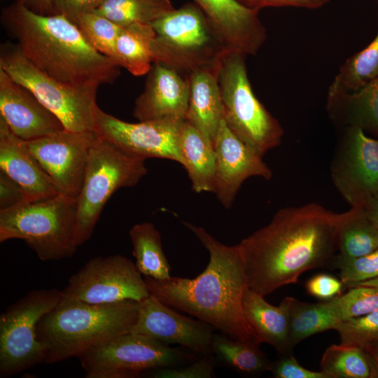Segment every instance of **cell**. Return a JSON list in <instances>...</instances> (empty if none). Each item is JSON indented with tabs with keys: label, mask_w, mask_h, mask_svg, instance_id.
<instances>
[{
	"label": "cell",
	"mask_w": 378,
	"mask_h": 378,
	"mask_svg": "<svg viewBox=\"0 0 378 378\" xmlns=\"http://www.w3.org/2000/svg\"><path fill=\"white\" fill-rule=\"evenodd\" d=\"M340 323L330 312L326 301L318 303L301 302L291 297L290 306V343L295 345L304 339L328 330Z\"/></svg>",
	"instance_id": "1f68e13d"
},
{
	"label": "cell",
	"mask_w": 378,
	"mask_h": 378,
	"mask_svg": "<svg viewBox=\"0 0 378 378\" xmlns=\"http://www.w3.org/2000/svg\"><path fill=\"white\" fill-rule=\"evenodd\" d=\"M0 117L12 132L29 141L65 130L60 120L27 88L0 69Z\"/></svg>",
	"instance_id": "ac0fdd59"
},
{
	"label": "cell",
	"mask_w": 378,
	"mask_h": 378,
	"mask_svg": "<svg viewBox=\"0 0 378 378\" xmlns=\"http://www.w3.org/2000/svg\"><path fill=\"white\" fill-rule=\"evenodd\" d=\"M104 0H56L55 14L64 15L75 23L83 14L93 13Z\"/></svg>",
	"instance_id": "60d3db41"
},
{
	"label": "cell",
	"mask_w": 378,
	"mask_h": 378,
	"mask_svg": "<svg viewBox=\"0 0 378 378\" xmlns=\"http://www.w3.org/2000/svg\"><path fill=\"white\" fill-rule=\"evenodd\" d=\"M326 110L337 126L357 127L378 138V77L356 91L346 90L335 78L328 88Z\"/></svg>",
	"instance_id": "7402d4cb"
},
{
	"label": "cell",
	"mask_w": 378,
	"mask_h": 378,
	"mask_svg": "<svg viewBox=\"0 0 378 378\" xmlns=\"http://www.w3.org/2000/svg\"><path fill=\"white\" fill-rule=\"evenodd\" d=\"M0 69L31 91L71 132H96L97 90L69 86L46 74L22 54L16 43L1 46Z\"/></svg>",
	"instance_id": "9c48e42d"
},
{
	"label": "cell",
	"mask_w": 378,
	"mask_h": 378,
	"mask_svg": "<svg viewBox=\"0 0 378 378\" xmlns=\"http://www.w3.org/2000/svg\"><path fill=\"white\" fill-rule=\"evenodd\" d=\"M147 74L144 89L135 101L134 117L139 121L161 118L186 120L189 76L160 63H153Z\"/></svg>",
	"instance_id": "d6986e66"
},
{
	"label": "cell",
	"mask_w": 378,
	"mask_h": 378,
	"mask_svg": "<svg viewBox=\"0 0 378 378\" xmlns=\"http://www.w3.org/2000/svg\"><path fill=\"white\" fill-rule=\"evenodd\" d=\"M218 67L219 62L199 69L189 76L190 97L186 115V121L213 145L223 120Z\"/></svg>",
	"instance_id": "603a6c76"
},
{
	"label": "cell",
	"mask_w": 378,
	"mask_h": 378,
	"mask_svg": "<svg viewBox=\"0 0 378 378\" xmlns=\"http://www.w3.org/2000/svg\"><path fill=\"white\" fill-rule=\"evenodd\" d=\"M75 24L95 50L119 66L115 45L121 26L95 13L79 15Z\"/></svg>",
	"instance_id": "836d02e7"
},
{
	"label": "cell",
	"mask_w": 378,
	"mask_h": 378,
	"mask_svg": "<svg viewBox=\"0 0 378 378\" xmlns=\"http://www.w3.org/2000/svg\"><path fill=\"white\" fill-rule=\"evenodd\" d=\"M55 288L29 291L8 307L0 316V377L15 376L43 363L45 351L38 341L40 319L62 298Z\"/></svg>",
	"instance_id": "8fae6325"
},
{
	"label": "cell",
	"mask_w": 378,
	"mask_h": 378,
	"mask_svg": "<svg viewBox=\"0 0 378 378\" xmlns=\"http://www.w3.org/2000/svg\"><path fill=\"white\" fill-rule=\"evenodd\" d=\"M340 343L364 349L378 342V309L339 323L334 328Z\"/></svg>",
	"instance_id": "d590c367"
},
{
	"label": "cell",
	"mask_w": 378,
	"mask_h": 378,
	"mask_svg": "<svg viewBox=\"0 0 378 378\" xmlns=\"http://www.w3.org/2000/svg\"><path fill=\"white\" fill-rule=\"evenodd\" d=\"M377 77L378 34L367 47L345 61L335 78L346 90L356 91Z\"/></svg>",
	"instance_id": "d6a6232c"
},
{
	"label": "cell",
	"mask_w": 378,
	"mask_h": 378,
	"mask_svg": "<svg viewBox=\"0 0 378 378\" xmlns=\"http://www.w3.org/2000/svg\"><path fill=\"white\" fill-rule=\"evenodd\" d=\"M330 164L333 185L351 206L378 195V138L357 127L342 129Z\"/></svg>",
	"instance_id": "4fadbf2b"
},
{
	"label": "cell",
	"mask_w": 378,
	"mask_h": 378,
	"mask_svg": "<svg viewBox=\"0 0 378 378\" xmlns=\"http://www.w3.org/2000/svg\"><path fill=\"white\" fill-rule=\"evenodd\" d=\"M150 24L155 31L151 44L153 63L186 76L217 64L228 49L195 2L174 8Z\"/></svg>",
	"instance_id": "8992f818"
},
{
	"label": "cell",
	"mask_w": 378,
	"mask_h": 378,
	"mask_svg": "<svg viewBox=\"0 0 378 378\" xmlns=\"http://www.w3.org/2000/svg\"><path fill=\"white\" fill-rule=\"evenodd\" d=\"M211 346L216 363L239 373L255 375L269 370L271 361L258 344L214 333Z\"/></svg>",
	"instance_id": "f1b7e54d"
},
{
	"label": "cell",
	"mask_w": 378,
	"mask_h": 378,
	"mask_svg": "<svg viewBox=\"0 0 378 378\" xmlns=\"http://www.w3.org/2000/svg\"><path fill=\"white\" fill-rule=\"evenodd\" d=\"M337 213L316 203L288 206L239 243L248 288L265 296L332 263Z\"/></svg>",
	"instance_id": "6da1fadb"
},
{
	"label": "cell",
	"mask_w": 378,
	"mask_h": 378,
	"mask_svg": "<svg viewBox=\"0 0 378 378\" xmlns=\"http://www.w3.org/2000/svg\"><path fill=\"white\" fill-rule=\"evenodd\" d=\"M364 207L368 217L378 229V195L370 200Z\"/></svg>",
	"instance_id": "f6af8a7d"
},
{
	"label": "cell",
	"mask_w": 378,
	"mask_h": 378,
	"mask_svg": "<svg viewBox=\"0 0 378 378\" xmlns=\"http://www.w3.org/2000/svg\"><path fill=\"white\" fill-rule=\"evenodd\" d=\"M145 160L98 134L90 149L83 186L77 199L75 241L78 247L92 236L111 195L118 189L136 186L148 173Z\"/></svg>",
	"instance_id": "ba28073f"
},
{
	"label": "cell",
	"mask_w": 378,
	"mask_h": 378,
	"mask_svg": "<svg viewBox=\"0 0 378 378\" xmlns=\"http://www.w3.org/2000/svg\"><path fill=\"white\" fill-rule=\"evenodd\" d=\"M0 170L22 188L26 201H36L59 194L52 180L29 150L0 117Z\"/></svg>",
	"instance_id": "44dd1931"
},
{
	"label": "cell",
	"mask_w": 378,
	"mask_h": 378,
	"mask_svg": "<svg viewBox=\"0 0 378 378\" xmlns=\"http://www.w3.org/2000/svg\"><path fill=\"white\" fill-rule=\"evenodd\" d=\"M364 349L369 354L374 366L378 371V342L367 346L364 348Z\"/></svg>",
	"instance_id": "bcb514c9"
},
{
	"label": "cell",
	"mask_w": 378,
	"mask_h": 378,
	"mask_svg": "<svg viewBox=\"0 0 378 378\" xmlns=\"http://www.w3.org/2000/svg\"><path fill=\"white\" fill-rule=\"evenodd\" d=\"M139 304L138 318L130 332L167 345L179 344L203 356L212 354L214 326L178 313L151 295Z\"/></svg>",
	"instance_id": "2e32d148"
},
{
	"label": "cell",
	"mask_w": 378,
	"mask_h": 378,
	"mask_svg": "<svg viewBox=\"0 0 378 378\" xmlns=\"http://www.w3.org/2000/svg\"><path fill=\"white\" fill-rule=\"evenodd\" d=\"M26 201L20 186L0 170V210L13 207Z\"/></svg>",
	"instance_id": "b9f144b4"
},
{
	"label": "cell",
	"mask_w": 378,
	"mask_h": 378,
	"mask_svg": "<svg viewBox=\"0 0 378 378\" xmlns=\"http://www.w3.org/2000/svg\"><path fill=\"white\" fill-rule=\"evenodd\" d=\"M141 275L124 255L97 256L69 279L62 296L94 304L140 302L150 295Z\"/></svg>",
	"instance_id": "7c38bea8"
},
{
	"label": "cell",
	"mask_w": 378,
	"mask_h": 378,
	"mask_svg": "<svg viewBox=\"0 0 378 378\" xmlns=\"http://www.w3.org/2000/svg\"><path fill=\"white\" fill-rule=\"evenodd\" d=\"M228 49L255 55L267 38L259 11L237 0H195Z\"/></svg>",
	"instance_id": "ffe728a7"
},
{
	"label": "cell",
	"mask_w": 378,
	"mask_h": 378,
	"mask_svg": "<svg viewBox=\"0 0 378 378\" xmlns=\"http://www.w3.org/2000/svg\"><path fill=\"white\" fill-rule=\"evenodd\" d=\"M183 223L208 251V265L194 279L171 276L156 280L144 276L150 295L231 339L260 345L242 311L243 295L248 286L240 244H223L202 227Z\"/></svg>",
	"instance_id": "7a4b0ae2"
},
{
	"label": "cell",
	"mask_w": 378,
	"mask_h": 378,
	"mask_svg": "<svg viewBox=\"0 0 378 378\" xmlns=\"http://www.w3.org/2000/svg\"><path fill=\"white\" fill-rule=\"evenodd\" d=\"M174 8L169 0H104L93 13L122 27L150 24Z\"/></svg>",
	"instance_id": "4dcf8cb0"
},
{
	"label": "cell",
	"mask_w": 378,
	"mask_h": 378,
	"mask_svg": "<svg viewBox=\"0 0 378 378\" xmlns=\"http://www.w3.org/2000/svg\"><path fill=\"white\" fill-rule=\"evenodd\" d=\"M342 281L328 274H318L305 284L307 293L321 300H329L341 295Z\"/></svg>",
	"instance_id": "ab89813d"
},
{
	"label": "cell",
	"mask_w": 378,
	"mask_h": 378,
	"mask_svg": "<svg viewBox=\"0 0 378 378\" xmlns=\"http://www.w3.org/2000/svg\"><path fill=\"white\" fill-rule=\"evenodd\" d=\"M139 307V302L132 300L94 304L62 297L37 324V340L45 351L43 363L79 357L95 346L130 332L137 320Z\"/></svg>",
	"instance_id": "277c9868"
},
{
	"label": "cell",
	"mask_w": 378,
	"mask_h": 378,
	"mask_svg": "<svg viewBox=\"0 0 378 378\" xmlns=\"http://www.w3.org/2000/svg\"><path fill=\"white\" fill-rule=\"evenodd\" d=\"M216 364L214 355L209 354L189 365L158 368L144 375L155 378H213L216 377L214 371Z\"/></svg>",
	"instance_id": "74e56055"
},
{
	"label": "cell",
	"mask_w": 378,
	"mask_h": 378,
	"mask_svg": "<svg viewBox=\"0 0 378 378\" xmlns=\"http://www.w3.org/2000/svg\"><path fill=\"white\" fill-rule=\"evenodd\" d=\"M97 136V132L64 130L26 143L59 192L77 200L83 186L90 149Z\"/></svg>",
	"instance_id": "9a60e30c"
},
{
	"label": "cell",
	"mask_w": 378,
	"mask_h": 378,
	"mask_svg": "<svg viewBox=\"0 0 378 378\" xmlns=\"http://www.w3.org/2000/svg\"><path fill=\"white\" fill-rule=\"evenodd\" d=\"M246 57L241 52L227 49L220 58L218 83L223 120L236 136L262 157L280 145L284 131L255 95L248 77Z\"/></svg>",
	"instance_id": "52a82bcc"
},
{
	"label": "cell",
	"mask_w": 378,
	"mask_h": 378,
	"mask_svg": "<svg viewBox=\"0 0 378 378\" xmlns=\"http://www.w3.org/2000/svg\"><path fill=\"white\" fill-rule=\"evenodd\" d=\"M184 121L161 118L131 123L99 108L96 132L135 156L168 159L182 165L180 133Z\"/></svg>",
	"instance_id": "5bb4252c"
},
{
	"label": "cell",
	"mask_w": 378,
	"mask_h": 378,
	"mask_svg": "<svg viewBox=\"0 0 378 378\" xmlns=\"http://www.w3.org/2000/svg\"><path fill=\"white\" fill-rule=\"evenodd\" d=\"M78 358L87 378H136L155 369L186 365L198 359L195 354L130 332Z\"/></svg>",
	"instance_id": "30bf717a"
},
{
	"label": "cell",
	"mask_w": 378,
	"mask_h": 378,
	"mask_svg": "<svg viewBox=\"0 0 378 378\" xmlns=\"http://www.w3.org/2000/svg\"><path fill=\"white\" fill-rule=\"evenodd\" d=\"M1 21L30 62L69 86L98 90L120 74V66L95 50L63 15L39 14L16 1L2 9Z\"/></svg>",
	"instance_id": "3957f363"
},
{
	"label": "cell",
	"mask_w": 378,
	"mask_h": 378,
	"mask_svg": "<svg viewBox=\"0 0 378 378\" xmlns=\"http://www.w3.org/2000/svg\"><path fill=\"white\" fill-rule=\"evenodd\" d=\"M182 166L196 193L214 192L215 153L214 145L195 127L184 121L180 133Z\"/></svg>",
	"instance_id": "d4e9b609"
},
{
	"label": "cell",
	"mask_w": 378,
	"mask_h": 378,
	"mask_svg": "<svg viewBox=\"0 0 378 378\" xmlns=\"http://www.w3.org/2000/svg\"><path fill=\"white\" fill-rule=\"evenodd\" d=\"M241 5L260 11L265 7L293 6L305 8H318L330 0H237Z\"/></svg>",
	"instance_id": "7bdbcfd3"
},
{
	"label": "cell",
	"mask_w": 378,
	"mask_h": 378,
	"mask_svg": "<svg viewBox=\"0 0 378 378\" xmlns=\"http://www.w3.org/2000/svg\"><path fill=\"white\" fill-rule=\"evenodd\" d=\"M332 314L340 321L358 317L378 309V288L356 286L326 300Z\"/></svg>",
	"instance_id": "e575fe53"
},
{
	"label": "cell",
	"mask_w": 378,
	"mask_h": 378,
	"mask_svg": "<svg viewBox=\"0 0 378 378\" xmlns=\"http://www.w3.org/2000/svg\"><path fill=\"white\" fill-rule=\"evenodd\" d=\"M214 192L226 209L232 206L241 186L247 178L270 180L272 172L260 156L248 148L222 120L216 136Z\"/></svg>",
	"instance_id": "e0dca14e"
},
{
	"label": "cell",
	"mask_w": 378,
	"mask_h": 378,
	"mask_svg": "<svg viewBox=\"0 0 378 378\" xmlns=\"http://www.w3.org/2000/svg\"><path fill=\"white\" fill-rule=\"evenodd\" d=\"M31 10L42 15L55 14L56 0H17Z\"/></svg>",
	"instance_id": "ee69618b"
},
{
	"label": "cell",
	"mask_w": 378,
	"mask_h": 378,
	"mask_svg": "<svg viewBox=\"0 0 378 378\" xmlns=\"http://www.w3.org/2000/svg\"><path fill=\"white\" fill-rule=\"evenodd\" d=\"M129 234L139 272L156 280L169 279L171 267L162 250L160 233L155 225L150 222L135 224Z\"/></svg>",
	"instance_id": "4316f807"
},
{
	"label": "cell",
	"mask_w": 378,
	"mask_h": 378,
	"mask_svg": "<svg viewBox=\"0 0 378 378\" xmlns=\"http://www.w3.org/2000/svg\"><path fill=\"white\" fill-rule=\"evenodd\" d=\"M373 286V287L378 288V278H375V279H370V280L365 281H363V282H360V283L354 285V286ZM354 286H352V287H354Z\"/></svg>",
	"instance_id": "7dc6e473"
},
{
	"label": "cell",
	"mask_w": 378,
	"mask_h": 378,
	"mask_svg": "<svg viewBox=\"0 0 378 378\" xmlns=\"http://www.w3.org/2000/svg\"><path fill=\"white\" fill-rule=\"evenodd\" d=\"M264 297L248 288L242 298L244 316L260 344H269L279 355L291 354V297H285L279 306L272 305Z\"/></svg>",
	"instance_id": "cb8c5ba5"
},
{
	"label": "cell",
	"mask_w": 378,
	"mask_h": 378,
	"mask_svg": "<svg viewBox=\"0 0 378 378\" xmlns=\"http://www.w3.org/2000/svg\"><path fill=\"white\" fill-rule=\"evenodd\" d=\"M154 36L150 24L122 26L115 45L119 66L135 76L147 74L153 64L151 44Z\"/></svg>",
	"instance_id": "83f0119b"
},
{
	"label": "cell",
	"mask_w": 378,
	"mask_h": 378,
	"mask_svg": "<svg viewBox=\"0 0 378 378\" xmlns=\"http://www.w3.org/2000/svg\"><path fill=\"white\" fill-rule=\"evenodd\" d=\"M77 200L58 194L0 210V242L23 240L43 261L71 258L75 241Z\"/></svg>",
	"instance_id": "5b68a950"
},
{
	"label": "cell",
	"mask_w": 378,
	"mask_h": 378,
	"mask_svg": "<svg viewBox=\"0 0 378 378\" xmlns=\"http://www.w3.org/2000/svg\"><path fill=\"white\" fill-rule=\"evenodd\" d=\"M269 367L273 376L276 378H330L323 371H313L302 367L291 354L279 355Z\"/></svg>",
	"instance_id": "f35d334b"
},
{
	"label": "cell",
	"mask_w": 378,
	"mask_h": 378,
	"mask_svg": "<svg viewBox=\"0 0 378 378\" xmlns=\"http://www.w3.org/2000/svg\"><path fill=\"white\" fill-rule=\"evenodd\" d=\"M321 370L330 378H378V371L364 349L341 343L326 349Z\"/></svg>",
	"instance_id": "f546056e"
},
{
	"label": "cell",
	"mask_w": 378,
	"mask_h": 378,
	"mask_svg": "<svg viewBox=\"0 0 378 378\" xmlns=\"http://www.w3.org/2000/svg\"><path fill=\"white\" fill-rule=\"evenodd\" d=\"M332 263L340 270V280L346 288L378 278V248L353 258H344L337 255Z\"/></svg>",
	"instance_id": "8d00e7d4"
},
{
	"label": "cell",
	"mask_w": 378,
	"mask_h": 378,
	"mask_svg": "<svg viewBox=\"0 0 378 378\" xmlns=\"http://www.w3.org/2000/svg\"><path fill=\"white\" fill-rule=\"evenodd\" d=\"M336 246L337 255L344 258L362 256L378 248V229L364 206H351L337 214Z\"/></svg>",
	"instance_id": "484cf974"
}]
</instances>
